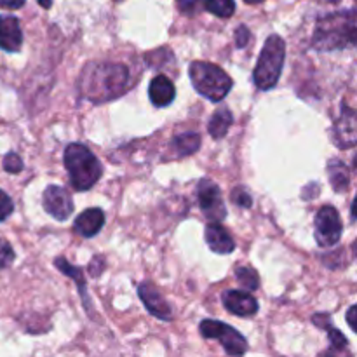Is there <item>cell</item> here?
Masks as SVG:
<instances>
[{
    "label": "cell",
    "instance_id": "9a60e30c",
    "mask_svg": "<svg viewBox=\"0 0 357 357\" xmlns=\"http://www.w3.org/2000/svg\"><path fill=\"white\" fill-rule=\"evenodd\" d=\"M105 225V215L100 208H91L80 213L73 223V229L82 237H94Z\"/></svg>",
    "mask_w": 357,
    "mask_h": 357
},
{
    "label": "cell",
    "instance_id": "484cf974",
    "mask_svg": "<svg viewBox=\"0 0 357 357\" xmlns=\"http://www.w3.org/2000/svg\"><path fill=\"white\" fill-rule=\"evenodd\" d=\"M14 211L13 199L6 194L3 190H0V222H3L6 218H9Z\"/></svg>",
    "mask_w": 357,
    "mask_h": 357
},
{
    "label": "cell",
    "instance_id": "603a6c76",
    "mask_svg": "<svg viewBox=\"0 0 357 357\" xmlns=\"http://www.w3.org/2000/svg\"><path fill=\"white\" fill-rule=\"evenodd\" d=\"M236 278L239 281V284L243 286L244 289H250V291H255L260 286V279H258V274L251 267H239L236 271Z\"/></svg>",
    "mask_w": 357,
    "mask_h": 357
},
{
    "label": "cell",
    "instance_id": "30bf717a",
    "mask_svg": "<svg viewBox=\"0 0 357 357\" xmlns=\"http://www.w3.org/2000/svg\"><path fill=\"white\" fill-rule=\"evenodd\" d=\"M138 295L142 298L143 305L146 307L152 316H155L157 319L162 321H171L173 319V312H171V307L167 305L166 300L162 298V295L159 293V289L152 284V282L145 281L139 284Z\"/></svg>",
    "mask_w": 357,
    "mask_h": 357
},
{
    "label": "cell",
    "instance_id": "7a4b0ae2",
    "mask_svg": "<svg viewBox=\"0 0 357 357\" xmlns=\"http://www.w3.org/2000/svg\"><path fill=\"white\" fill-rule=\"evenodd\" d=\"M356 10L349 9L321 17L314 30L312 45L317 51H335L352 47L356 44Z\"/></svg>",
    "mask_w": 357,
    "mask_h": 357
},
{
    "label": "cell",
    "instance_id": "7c38bea8",
    "mask_svg": "<svg viewBox=\"0 0 357 357\" xmlns=\"http://www.w3.org/2000/svg\"><path fill=\"white\" fill-rule=\"evenodd\" d=\"M223 305L229 312L239 317H251L258 312V303L250 293L239 291V289H229L222 296Z\"/></svg>",
    "mask_w": 357,
    "mask_h": 357
},
{
    "label": "cell",
    "instance_id": "7402d4cb",
    "mask_svg": "<svg viewBox=\"0 0 357 357\" xmlns=\"http://www.w3.org/2000/svg\"><path fill=\"white\" fill-rule=\"evenodd\" d=\"M204 6L209 13L218 17H223V20L232 16L234 10H236L234 0H204Z\"/></svg>",
    "mask_w": 357,
    "mask_h": 357
},
{
    "label": "cell",
    "instance_id": "f546056e",
    "mask_svg": "<svg viewBox=\"0 0 357 357\" xmlns=\"http://www.w3.org/2000/svg\"><path fill=\"white\" fill-rule=\"evenodd\" d=\"M26 0H0V9H21Z\"/></svg>",
    "mask_w": 357,
    "mask_h": 357
},
{
    "label": "cell",
    "instance_id": "4316f807",
    "mask_svg": "<svg viewBox=\"0 0 357 357\" xmlns=\"http://www.w3.org/2000/svg\"><path fill=\"white\" fill-rule=\"evenodd\" d=\"M232 199L237 206H241V208H251V204H253V199H251V195L248 194L243 187H237L236 190L232 192Z\"/></svg>",
    "mask_w": 357,
    "mask_h": 357
},
{
    "label": "cell",
    "instance_id": "ffe728a7",
    "mask_svg": "<svg viewBox=\"0 0 357 357\" xmlns=\"http://www.w3.org/2000/svg\"><path fill=\"white\" fill-rule=\"evenodd\" d=\"M312 321H314V324H317V326H321L324 331H326L328 337H330V344L333 345L335 349L347 347V338H345L344 335L337 330V328L331 326V319L328 317V314H317V316H314Z\"/></svg>",
    "mask_w": 357,
    "mask_h": 357
},
{
    "label": "cell",
    "instance_id": "d6a6232c",
    "mask_svg": "<svg viewBox=\"0 0 357 357\" xmlns=\"http://www.w3.org/2000/svg\"><path fill=\"white\" fill-rule=\"evenodd\" d=\"M351 211H352V222H354V220H356V201L352 202V206H351Z\"/></svg>",
    "mask_w": 357,
    "mask_h": 357
},
{
    "label": "cell",
    "instance_id": "277c9868",
    "mask_svg": "<svg viewBox=\"0 0 357 357\" xmlns=\"http://www.w3.org/2000/svg\"><path fill=\"white\" fill-rule=\"evenodd\" d=\"M286 58V44L279 35H271L260 52L253 72L255 86L261 91H268L278 84Z\"/></svg>",
    "mask_w": 357,
    "mask_h": 357
},
{
    "label": "cell",
    "instance_id": "ba28073f",
    "mask_svg": "<svg viewBox=\"0 0 357 357\" xmlns=\"http://www.w3.org/2000/svg\"><path fill=\"white\" fill-rule=\"evenodd\" d=\"M197 199L202 213L213 222H222L227 216V208L223 204L222 192L218 185L211 180H201L197 185Z\"/></svg>",
    "mask_w": 357,
    "mask_h": 357
},
{
    "label": "cell",
    "instance_id": "e575fe53",
    "mask_svg": "<svg viewBox=\"0 0 357 357\" xmlns=\"http://www.w3.org/2000/svg\"><path fill=\"white\" fill-rule=\"evenodd\" d=\"M115 2H121V0H115Z\"/></svg>",
    "mask_w": 357,
    "mask_h": 357
},
{
    "label": "cell",
    "instance_id": "f1b7e54d",
    "mask_svg": "<svg viewBox=\"0 0 357 357\" xmlns=\"http://www.w3.org/2000/svg\"><path fill=\"white\" fill-rule=\"evenodd\" d=\"M236 40H237V47H244V45L250 42V30L246 26H239L236 31Z\"/></svg>",
    "mask_w": 357,
    "mask_h": 357
},
{
    "label": "cell",
    "instance_id": "5b68a950",
    "mask_svg": "<svg viewBox=\"0 0 357 357\" xmlns=\"http://www.w3.org/2000/svg\"><path fill=\"white\" fill-rule=\"evenodd\" d=\"M188 75H190L195 91L215 103L222 101L234 86L232 79L227 75L225 70L213 63H192L188 68Z\"/></svg>",
    "mask_w": 357,
    "mask_h": 357
},
{
    "label": "cell",
    "instance_id": "836d02e7",
    "mask_svg": "<svg viewBox=\"0 0 357 357\" xmlns=\"http://www.w3.org/2000/svg\"><path fill=\"white\" fill-rule=\"evenodd\" d=\"M246 3H251V6H255V3H261L264 0H244Z\"/></svg>",
    "mask_w": 357,
    "mask_h": 357
},
{
    "label": "cell",
    "instance_id": "1f68e13d",
    "mask_svg": "<svg viewBox=\"0 0 357 357\" xmlns=\"http://www.w3.org/2000/svg\"><path fill=\"white\" fill-rule=\"evenodd\" d=\"M38 3H40L42 7H45V9H49V7H51V0H38Z\"/></svg>",
    "mask_w": 357,
    "mask_h": 357
},
{
    "label": "cell",
    "instance_id": "e0dca14e",
    "mask_svg": "<svg viewBox=\"0 0 357 357\" xmlns=\"http://www.w3.org/2000/svg\"><path fill=\"white\" fill-rule=\"evenodd\" d=\"M201 146V136L197 132H183L171 139V150L176 157H187L195 153Z\"/></svg>",
    "mask_w": 357,
    "mask_h": 357
},
{
    "label": "cell",
    "instance_id": "8992f818",
    "mask_svg": "<svg viewBox=\"0 0 357 357\" xmlns=\"http://www.w3.org/2000/svg\"><path fill=\"white\" fill-rule=\"evenodd\" d=\"M199 330H201V335L204 338L222 342L223 349H225V352L229 356H243L248 351L246 338L239 331L234 330L232 326L222 323V321L206 319L202 321Z\"/></svg>",
    "mask_w": 357,
    "mask_h": 357
},
{
    "label": "cell",
    "instance_id": "52a82bcc",
    "mask_svg": "<svg viewBox=\"0 0 357 357\" xmlns=\"http://www.w3.org/2000/svg\"><path fill=\"white\" fill-rule=\"evenodd\" d=\"M344 225L333 206H323L316 215V241L321 248H331L340 241Z\"/></svg>",
    "mask_w": 357,
    "mask_h": 357
},
{
    "label": "cell",
    "instance_id": "3957f363",
    "mask_svg": "<svg viewBox=\"0 0 357 357\" xmlns=\"http://www.w3.org/2000/svg\"><path fill=\"white\" fill-rule=\"evenodd\" d=\"M63 160H65V167L70 174V183L79 192L93 188L103 174V166L98 157L79 143H72L66 146Z\"/></svg>",
    "mask_w": 357,
    "mask_h": 357
},
{
    "label": "cell",
    "instance_id": "83f0119b",
    "mask_svg": "<svg viewBox=\"0 0 357 357\" xmlns=\"http://www.w3.org/2000/svg\"><path fill=\"white\" fill-rule=\"evenodd\" d=\"M178 7H180L181 13L185 14H194L197 10L199 0H176Z\"/></svg>",
    "mask_w": 357,
    "mask_h": 357
},
{
    "label": "cell",
    "instance_id": "9c48e42d",
    "mask_svg": "<svg viewBox=\"0 0 357 357\" xmlns=\"http://www.w3.org/2000/svg\"><path fill=\"white\" fill-rule=\"evenodd\" d=\"M44 208L52 218L66 220L73 213V199L63 187L51 185L44 192Z\"/></svg>",
    "mask_w": 357,
    "mask_h": 357
},
{
    "label": "cell",
    "instance_id": "d6986e66",
    "mask_svg": "<svg viewBox=\"0 0 357 357\" xmlns=\"http://www.w3.org/2000/svg\"><path fill=\"white\" fill-rule=\"evenodd\" d=\"M232 122H234L232 112H230L229 108H220V110H216L215 114H213L211 121H209V126H208L209 135H211L215 139L223 138V136L229 132Z\"/></svg>",
    "mask_w": 357,
    "mask_h": 357
},
{
    "label": "cell",
    "instance_id": "ac0fdd59",
    "mask_svg": "<svg viewBox=\"0 0 357 357\" xmlns=\"http://www.w3.org/2000/svg\"><path fill=\"white\" fill-rule=\"evenodd\" d=\"M328 174H330V183L335 192L342 194V192L349 190V185H351V173H349L347 166H345L342 160H331V162L328 164Z\"/></svg>",
    "mask_w": 357,
    "mask_h": 357
},
{
    "label": "cell",
    "instance_id": "5bb4252c",
    "mask_svg": "<svg viewBox=\"0 0 357 357\" xmlns=\"http://www.w3.org/2000/svg\"><path fill=\"white\" fill-rule=\"evenodd\" d=\"M206 243L211 248V251L218 255H229L236 250L232 236L227 232V229L220 222L209 223L206 227Z\"/></svg>",
    "mask_w": 357,
    "mask_h": 357
},
{
    "label": "cell",
    "instance_id": "d4e9b609",
    "mask_svg": "<svg viewBox=\"0 0 357 357\" xmlns=\"http://www.w3.org/2000/svg\"><path fill=\"white\" fill-rule=\"evenodd\" d=\"M3 169L10 174L20 173V171L23 169V160H21V157L17 155V153H7V155L3 157Z\"/></svg>",
    "mask_w": 357,
    "mask_h": 357
},
{
    "label": "cell",
    "instance_id": "44dd1931",
    "mask_svg": "<svg viewBox=\"0 0 357 357\" xmlns=\"http://www.w3.org/2000/svg\"><path fill=\"white\" fill-rule=\"evenodd\" d=\"M56 267H58L63 274H66L68 278H72L73 281L77 282V286H79V289H80V295H82V298H84V303H86V307H87L86 279H84L82 271H80L79 267H73V265H70L65 258H58V260H56Z\"/></svg>",
    "mask_w": 357,
    "mask_h": 357
},
{
    "label": "cell",
    "instance_id": "4fadbf2b",
    "mask_svg": "<svg viewBox=\"0 0 357 357\" xmlns=\"http://www.w3.org/2000/svg\"><path fill=\"white\" fill-rule=\"evenodd\" d=\"M21 45H23V31L17 17L0 16V49L6 52H17Z\"/></svg>",
    "mask_w": 357,
    "mask_h": 357
},
{
    "label": "cell",
    "instance_id": "4dcf8cb0",
    "mask_svg": "<svg viewBox=\"0 0 357 357\" xmlns=\"http://www.w3.org/2000/svg\"><path fill=\"white\" fill-rule=\"evenodd\" d=\"M356 312H357V307L352 305L347 312V321H349V326H351L352 331H357V324H356Z\"/></svg>",
    "mask_w": 357,
    "mask_h": 357
},
{
    "label": "cell",
    "instance_id": "8fae6325",
    "mask_svg": "<svg viewBox=\"0 0 357 357\" xmlns=\"http://www.w3.org/2000/svg\"><path fill=\"white\" fill-rule=\"evenodd\" d=\"M333 138L340 149H352L356 145L357 129H356V114L347 105H342V115L335 122Z\"/></svg>",
    "mask_w": 357,
    "mask_h": 357
},
{
    "label": "cell",
    "instance_id": "6da1fadb",
    "mask_svg": "<svg viewBox=\"0 0 357 357\" xmlns=\"http://www.w3.org/2000/svg\"><path fill=\"white\" fill-rule=\"evenodd\" d=\"M129 87V70L119 63H91L79 79V91L93 103L119 98Z\"/></svg>",
    "mask_w": 357,
    "mask_h": 357
},
{
    "label": "cell",
    "instance_id": "2e32d148",
    "mask_svg": "<svg viewBox=\"0 0 357 357\" xmlns=\"http://www.w3.org/2000/svg\"><path fill=\"white\" fill-rule=\"evenodd\" d=\"M149 94L150 101H152L155 107H169L174 101L176 91H174L173 82H171L166 75H157L155 79L150 82Z\"/></svg>",
    "mask_w": 357,
    "mask_h": 357
},
{
    "label": "cell",
    "instance_id": "cb8c5ba5",
    "mask_svg": "<svg viewBox=\"0 0 357 357\" xmlns=\"http://www.w3.org/2000/svg\"><path fill=\"white\" fill-rule=\"evenodd\" d=\"M14 261V250L6 239H0V272Z\"/></svg>",
    "mask_w": 357,
    "mask_h": 357
}]
</instances>
